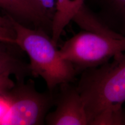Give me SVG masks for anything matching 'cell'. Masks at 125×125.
Listing matches in <instances>:
<instances>
[{
	"label": "cell",
	"mask_w": 125,
	"mask_h": 125,
	"mask_svg": "<svg viewBox=\"0 0 125 125\" xmlns=\"http://www.w3.org/2000/svg\"><path fill=\"white\" fill-rule=\"evenodd\" d=\"M9 18L16 34V45L29 56L32 75L42 78L51 92L57 86L74 79L77 70L63 59L57 45L46 32L26 27Z\"/></svg>",
	"instance_id": "1"
},
{
	"label": "cell",
	"mask_w": 125,
	"mask_h": 125,
	"mask_svg": "<svg viewBox=\"0 0 125 125\" xmlns=\"http://www.w3.org/2000/svg\"><path fill=\"white\" fill-rule=\"evenodd\" d=\"M85 105L89 125L109 108L125 103V52L100 67L87 69L76 87Z\"/></svg>",
	"instance_id": "2"
},
{
	"label": "cell",
	"mask_w": 125,
	"mask_h": 125,
	"mask_svg": "<svg viewBox=\"0 0 125 125\" xmlns=\"http://www.w3.org/2000/svg\"><path fill=\"white\" fill-rule=\"evenodd\" d=\"M59 50L63 59L76 70H87L100 66L125 52V37L84 30L66 41Z\"/></svg>",
	"instance_id": "3"
},
{
	"label": "cell",
	"mask_w": 125,
	"mask_h": 125,
	"mask_svg": "<svg viewBox=\"0 0 125 125\" xmlns=\"http://www.w3.org/2000/svg\"><path fill=\"white\" fill-rule=\"evenodd\" d=\"M10 108L1 125H35L44 122L53 99L48 94L37 91L31 85L19 82L9 91Z\"/></svg>",
	"instance_id": "4"
},
{
	"label": "cell",
	"mask_w": 125,
	"mask_h": 125,
	"mask_svg": "<svg viewBox=\"0 0 125 125\" xmlns=\"http://www.w3.org/2000/svg\"><path fill=\"white\" fill-rule=\"evenodd\" d=\"M61 91L54 111L46 115L45 122L49 125H89L83 101L76 87L69 83L61 85Z\"/></svg>",
	"instance_id": "5"
},
{
	"label": "cell",
	"mask_w": 125,
	"mask_h": 125,
	"mask_svg": "<svg viewBox=\"0 0 125 125\" xmlns=\"http://www.w3.org/2000/svg\"><path fill=\"white\" fill-rule=\"evenodd\" d=\"M0 9L23 26L52 33L51 20L35 0H0Z\"/></svg>",
	"instance_id": "6"
},
{
	"label": "cell",
	"mask_w": 125,
	"mask_h": 125,
	"mask_svg": "<svg viewBox=\"0 0 125 125\" xmlns=\"http://www.w3.org/2000/svg\"><path fill=\"white\" fill-rule=\"evenodd\" d=\"M13 44L0 42V76L5 74L15 75L19 82L29 74H31L29 65L26 64L9 48Z\"/></svg>",
	"instance_id": "7"
},
{
	"label": "cell",
	"mask_w": 125,
	"mask_h": 125,
	"mask_svg": "<svg viewBox=\"0 0 125 125\" xmlns=\"http://www.w3.org/2000/svg\"><path fill=\"white\" fill-rule=\"evenodd\" d=\"M90 125H125V112L123 107L109 108L105 109L94 119Z\"/></svg>",
	"instance_id": "8"
},
{
	"label": "cell",
	"mask_w": 125,
	"mask_h": 125,
	"mask_svg": "<svg viewBox=\"0 0 125 125\" xmlns=\"http://www.w3.org/2000/svg\"><path fill=\"white\" fill-rule=\"evenodd\" d=\"M0 42L16 45V34L13 26H0Z\"/></svg>",
	"instance_id": "9"
},
{
	"label": "cell",
	"mask_w": 125,
	"mask_h": 125,
	"mask_svg": "<svg viewBox=\"0 0 125 125\" xmlns=\"http://www.w3.org/2000/svg\"><path fill=\"white\" fill-rule=\"evenodd\" d=\"M12 100L9 91L0 95V125L10 108Z\"/></svg>",
	"instance_id": "10"
},
{
	"label": "cell",
	"mask_w": 125,
	"mask_h": 125,
	"mask_svg": "<svg viewBox=\"0 0 125 125\" xmlns=\"http://www.w3.org/2000/svg\"><path fill=\"white\" fill-rule=\"evenodd\" d=\"M9 74H5L0 76V95L9 91L15 86Z\"/></svg>",
	"instance_id": "11"
},
{
	"label": "cell",
	"mask_w": 125,
	"mask_h": 125,
	"mask_svg": "<svg viewBox=\"0 0 125 125\" xmlns=\"http://www.w3.org/2000/svg\"><path fill=\"white\" fill-rule=\"evenodd\" d=\"M67 1H68L70 8L74 17L78 10L85 4L84 2L85 0H67Z\"/></svg>",
	"instance_id": "12"
},
{
	"label": "cell",
	"mask_w": 125,
	"mask_h": 125,
	"mask_svg": "<svg viewBox=\"0 0 125 125\" xmlns=\"http://www.w3.org/2000/svg\"><path fill=\"white\" fill-rule=\"evenodd\" d=\"M107 1L118 9L125 10V0H107Z\"/></svg>",
	"instance_id": "13"
},
{
	"label": "cell",
	"mask_w": 125,
	"mask_h": 125,
	"mask_svg": "<svg viewBox=\"0 0 125 125\" xmlns=\"http://www.w3.org/2000/svg\"><path fill=\"white\" fill-rule=\"evenodd\" d=\"M0 26H8V27H12V24L10 19L8 16L3 17L0 15Z\"/></svg>",
	"instance_id": "14"
}]
</instances>
